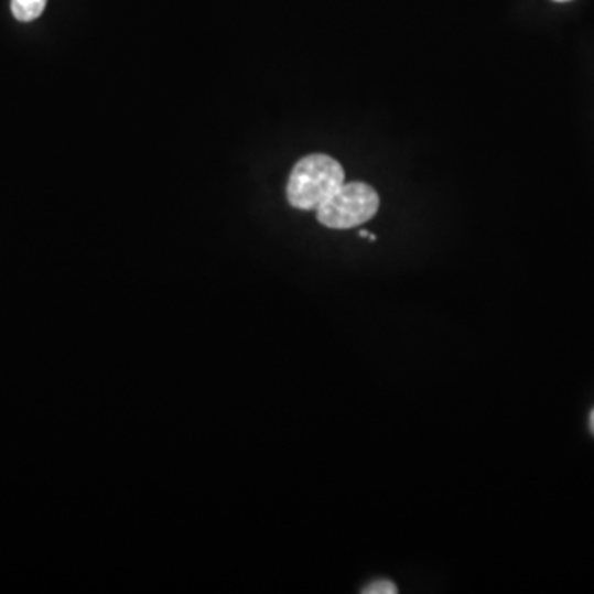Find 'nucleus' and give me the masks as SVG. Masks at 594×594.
<instances>
[{"label":"nucleus","instance_id":"f03ea898","mask_svg":"<svg viewBox=\"0 0 594 594\" xmlns=\"http://www.w3.org/2000/svg\"><path fill=\"white\" fill-rule=\"evenodd\" d=\"M380 198L370 185L361 182L344 184L317 208L318 224L332 230L360 227L377 215Z\"/></svg>","mask_w":594,"mask_h":594},{"label":"nucleus","instance_id":"39448f33","mask_svg":"<svg viewBox=\"0 0 594 594\" xmlns=\"http://www.w3.org/2000/svg\"><path fill=\"white\" fill-rule=\"evenodd\" d=\"M590 430H592V433L594 434V410L592 411V414H590Z\"/></svg>","mask_w":594,"mask_h":594},{"label":"nucleus","instance_id":"f257e3e1","mask_svg":"<svg viewBox=\"0 0 594 594\" xmlns=\"http://www.w3.org/2000/svg\"><path fill=\"white\" fill-rule=\"evenodd\" d=\"M345 174L335 159L311 154L294 165L288 181V202L299 210H317L344 185Z\"/></svg>","mask_w":594,"mask_h":594},{"label":"nucleus","instance_id":"423d86ee","mask_svg":"<svg viewBox=\"0 0 594 594\" xmlns=\"http://www.w3.org/2000/svg\"><path fill=\"white\" fill-rule=\"evenodd\" d=\"M555 2H569V0H555Z\"/></svg>","mask_w":594,"mask_h":594},{"label":"nucleus","instance_id":"20e7f679","mask_svg":"<svg viewBox=\"0 0 594 594\" xmlns=\"http://www.w3.org/2000/svg\"><path fill=\"white\" fill-rule=\"evenodd\" d=\"M364 594H397L398 588L395 583L388 582V580H378V582L371 583L367 588L361 592Z\"/></svg>","mask_w":594,"mask_h":594},{"label":"nucleus","instance_id":"7ed1b4c3","mask_svg":"<svg viewBox=\"0 0 594 594\" xmlns=\"http://www.w3.org/2000/svg\"><path fill=\"white\" fill-rule=\"evenodd\" d=\"M46 0H12L10 9L19 22H32L45 10Z\"/></svg>","mask_w":594,"mask_h":594}]
</instances>
